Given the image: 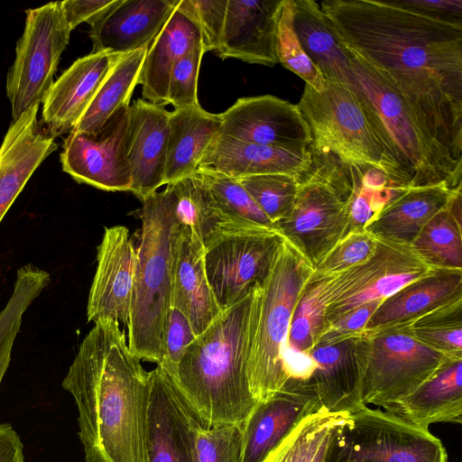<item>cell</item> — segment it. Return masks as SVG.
I'll return each instance as SVG.
<instances>
[{"label": "cell", "mask_w": 462, "mask_h": 462, "mask_svg": "<svg viewBox=\"0 0 462 462\" xmlns=\"http://www.w3.org/2000/svg\"><path fill=\"white\" fill-rule=\"evenodd\" d=\"M319 4L341 43L383 75L436 143L462 162V23L396 0Z\"/></svg>", "instance_id": "1"}, {"label": "cell", "mask_w": 462, "mask_h": 462, "mask_svg": "<svg viewBox=\"0 0 462 462\" xmlns=\"http://www.w3.org/2000/svg\"><path fill=\"white\" fill-rule=\"evenodd\" d=\"M61 385L78 409L86 462H148L149 372L117 321L95 322Z\"/></svg>", "instance_id": "2"}, {"label": "cell", "mask_w": 462, "mask_h": 462, "mask_svg": "<svg viewBox=\"0 0 462 462\" xmlns=\"http://www.w3.org/2000/svg\"><path fill=\"white\" fill-rule=\"evenodd\" d=\"M253 291L221 311L177 366L175 379L208 427L243 426L257 403L246 373Z\"/></svg>", "instance_id": "3"}, {"label": "cell", "mask_w": 462, "mask_h": 462, "mask_svg": "<svg viewBox=\"0 0 462 462\" xmlns=\"http://www.w3.org/2000/svg\"><path fill=\"white\" fill-rule=\"evenodd\" d=\"M312 271L307 258L282 236L267 275L254 288L246 373L256 402L290 381L284 361L290 325Z\"/></svg>", "instance_id": "4"}, {"label": "cell", "mask_w": 462, "mask_h": 462, "mask_svg": "<svg viewBox=\"0 0 462 462\" xmlns=\"http://www.w3.org/2000/svg\"><path fill=\"white\" fill-rule=\"evenodd\" d=\"M349 52L355 76L353 88L410 187L442 182L452 189L461 187L462 163L436 143L410 105L383 75L361 57L351 51Z\"/></svg>", "instance_id": "5"}, {"label": "cell", "mask_w": 462, "mask_h": 462, "mask_svg": "<svg viewBox=\"0 0 462 462\" xmlns=\"http://www.w3.org/2000/svg\"><path fill=\"white\" fill-rule=\"evenodd\" d=\"M141 201L142 229L127 344L140 360L159 364L164 322L171 308V237L175 219L164 189Z\"/></svg>", "instance_id": "6"}, {"label": "cell", "mask_w": 462, "mask_h": 462, "mask_svg": "<svg viewBox=\"0 0 462 462\" xmlns=\"http://www.w3.org/2000/svg\"><path fill=\"white\" fill-rule=\"evenodd\" d=\"M297 105L311 133L312 154L330 155L343 165L378 168L397 185L410 188L354 88L326 81L318 92L305 85Z\"/></svg>", "instance_id": "7"}, {"label": "cell", "mask_w": 462, "mask_h": 462, "mask_svg": "<svg viewBox=\"0 0 462 462\" xmlns=\"http://www.w3.org/2000/svg\"><path fill=\"white\" fill-rule=\"evenodd\" d=\"M377 240L375 253L366 262L304 286L300 301L322 331L355 308L383 300L436 271L411 245Z\"/></svg>", "instance_id": "8"}, {"label": "cell", "mask_w": 462, "mask_h": 462, "mask_svg": "<svg viewBox=\"0 0 462 462\" xmlns=\"http://www.w3.org/2000/svg\"><path fill=\"white\" fill-rule=\"evenodd\" d=\"M351 189L346 165L330 155L312 154L310 168L300 179L292 210L276 227L313 267L346 235Z\"/></svg>", "instance_id": "9"}, {"label": "cell", "mask_w": 462, "mask_h": 462, "mask_svg": "<svg viewBox=\"0 0 462 462\" xmlns=\"http://www.w3.org/2000/svg\"><path fill=\"white\" fill-rule=\"evenodd\" d=\"M365 405L385 407L413 393L450 358L420 343L408 326L354 337Z\"/></svg>", "instance_id": "10"}, {"label": "cell", "mask_w": 462, "mask_h": 462, "mask_svg": "<svg viewBox=\"0 0 462 462\" xmlns=\"http://www.w3.org/2000/svg\"><path fill=\"white\" fill-rule=\"evenodd\" d=\"M327 462H448V454L429 429L362 405L339 429Z\"/></svg>", "instance_id": "11"}, {"label": "cell", "mask_w": 462, "mask_h": 462, "mask_svg": "<svg viewBox=\"0 0 462 462\" xmlns=\"http://www.w3.org/2000/svg\"><path fill=\"white\" fill-rule=\"evenodd\" d=\"M70 33L60 2L25 11L23 32L16 42L14 60L6 75L12 121L42 103L54 82Z\"/></svg>", "instance_id": "12"}, {"label": "cell", "mask_w": 462, "mask_h": 462, "mask_svg": "<svg viewBox=\"0 0 462 462\" xmlns=\"http://www.w3.org/2000/svg\"><path fill=\"white\" fill-rule=\"evenodd\" d=\"M282 236L275 229H235L204 244L208 281L221 311L262 283Z\"/></svg>", "instance_id": "13"}, {"label": "cell", "mask_w": 462, "mask_h": 462, "mask_svg": "<svg viewBox=\"0 0 462 462\" xmlns=\"http://www.w3.org/2000/svg\"><path fill=\"white\" fill-rule=\"evenodd\" d=\"M129 106H121L97 133L71 131L60 152L62 171L78 183L106 191H130Z\"/></svg>", "instance_id": "14"}, {"label": "cell", "mask_w": 462, "mask_h": 462, "mask_svg": "<svg viewBox=\"0 0 462 462\" xmlns=\"http://www.w3.org/2000/svg\"><path fill=\"white\" fill-rule=\"evenodd\" d=\"M148 462H196L199 430L207 426L175 377L162 365L149 372Z\"/></svg>", "instance_id": "15"}, {"label": "cell", "mask_w": 462, "mask_h": 462, "mask_svg": "<svg viewBox=\"0 0 462 462\" xmlns=\"http://www.w3.org/2000/svg\"><path fill=\"white\" fill-rule=\"evenodd\" d=\"M219 134L282 148H309L310 127L297 104L272 95L238 98L219 114Z\"/></svg>", "instance_id": "16"}, {"label": "cell", "mask_w": 462, "mask_h": 462, "mask_svg": "<svg viewBox=\"0 0 462 462\" xmlns=\"http://www.w3.org/2000/svg\"><path fill=\"white\" fill-rule=\"evenodd\" d=\"M97 266L87 305L88 321L128 324L133 300L136 249L124 226L105 228L97 246Z\"/></svg>", "instance_id": "17"}, {"label": "cell", "mask_w": 462, "mask_h": 462, "mask_svg": "<svg viewBox=\"0 0 462 462\" xmlns=\"http://www.w3.org/2000/svg\"><path fill=\"white\" fill-rule=\"evenodd\" d=\"M320 404L310 381H289L257 402L243 425L241 462H263L292 429Z\"/></svg>", "instance_id": "18"}, {"label": "cell", "mask_w": 462, "mask_h": 462, "mask_svg": "<svg viewBox=\"0 0 462 462\" xmlns=\"http://www.w3.org/2000/svg\"><path fill=\"white\" fill-rule=\"evenodd\" d=\"M171 254V307L187 317L199 336L221 313L207 277L204 244L192 229L175 223Z\"/></svg>", "instance_id": "19"}, {"label": "cell", "mask_w": 462, "mask_h": 462, "mask_svg": "<svg viewBox=\"0 0 462 462\" xmlns=\"http://www.w3.org/2000/svg\"><path fill=\"white\" fill-rule=\"evenodd\" d=\"M178 0H119L88 32L91 52L118 57L149 48Z\"/></svg>", "instance_id": "20"}, {"label": "cell", "mask_w": 462, "mask_h": 462, "mask_svg": "<svg viewBox=\"0 0 462 462\" xmlns=\"http://www.w3.org/2000/svg\"><path fill=\"white\" fill-rule=\"evenodd\" d=\"M170 111L136 99L129 106L127 158L131 188L140 200L163 185Z\"/></svg>", "instance_id": "21"}, {"label": "cell", "mask_w": 462, "mask_h": 462, "mask_svg": "<svg viewBox=\"0 0 462 462\" xmlns=\"http://www.w3.org/2000/svg\"><path fill=\"white\" fill-rule=\"evenodd\" d=\"M282 1L228 0L217 56L267 67L278 64L276 26Z\"/></svg>", "instance_id": "22"}, {"label": "cell", "mask_w": 462, "mask_h": 462, "mask_svg": "<svg viewBox=\"0 0 462 462\" xmlns=\"http://www.w3.org/2000/svg\"><path fill=\"white\" fill-rule=\"evenodd\" d=\"M114 56L90 52L56 79L42 101L41 125L53 138L70 133L106 78Z\"/></svg>", "instance_id": "23"}, {"label": "cell", "mask_w": 462, "mask_h": 462, "mask_svg": "<svg viewBox=\"0 0 462 462\" xmlns=\"http://www.w3.org/2000/svg\"><path fill=\"white\" fill-rule=\"evenodd\" d=\"M39 106L12 121L0 145V222L33 172L57 149L55 138L38 120Z\"/></svg>", "instance_id": "24"}, {"label": "cell", "mask_w": 462, "mask_h": 462, "mask_svg": "<svg viewBox=\"0 0 462 462\" xmlns=\"http://www.w3.org/2000/svg\"><path fill=\"white\" fill-rule=\"evenodd\" d=\"M312 153L309 148H282L245 143L218 134L208 148L199 166L239 179L263 174L301 177L309 171Z\"/></svg>", "instance_id": "25"}, {"label": "cell", "mask_w": 462, "mask_h": 462, "mask_svg": "<svg viewBox=\"0 0 462 462\" xmlns=\"http://www.w3.org/2000/svg\"><path fill=\"white\" fill-rule=\"evenodd\" d=\"M462 299V270L436 269L387 297L362 333L409 326L426 314ZM361 333V334H362Z\"/></svg>", "instance_id": "26"}, {"label": "cell", "mask_w": 462, "mask_h": 462, "mask_svg": "<svg viewBox=\"0 0 462 462\" xmlns=\"http://www.w3.org/2000/svg\"><path fill=\"white\" fill-rule=\"evenodd\" d=\"M423 429L436 422H462V357L450 358L406 397L383 407Z\"/></svg>", "instance_id": "27"}, {"label": "cell", "mask_w": 462, "mask_h": 462, "mask_svg": "<svg viewBox=\"0 0 462 462\" xmlns=\"http://www.w3.org/2000/svg\"><path fill=\"white\" fill-rule=\"evenodd\" d=\"M199 44L201 35L199 28L176 5L147 50L138 80L142 86L143 99L154 105L167 106L169 80L174 65Z\"/></svg>", "instance_id": "28"}, {"label": "cell", "mask_w": 462, "mask_h": 462, "mask_svg": "<svg viewBox=\"0 0 462 462\" xmlns=\"http://www.w3.org/2000/svg\"><path fill=\"white\" fill-rule=\"evenodd\" d=\"M309 355L315 364L310 381L322 409L351 412L365 405L354 337L337 344L316 346Z\"/></svg>", "instance_id": "29"}, {"label": "cell", "mask_w": 462, "mask_h": 462, "mask_svg": "<svg viewBox=\"0 0 462 462\" xmlns=\"http://www.w3.org/2000/svg\"><path fill=\"white\" fill-rule=\"evenodd\" d=\"M459 190L462 186L452 189L445 182L407 188L365 226V230L377 238L411 245L426 224Z\"/></svg>", "instance_id": "30"}, {"label": "cell", "mask_w": 462, "mask_h": 462, "mask_svg": "<svg viewBox=\"0 0 462 462\" xmlns=\"http://www.w3.org/2000/svg\"><path fill=\"white\" fill-rule=\"evenodd\" d=\"M220 128L219 114L201 106L170 111L163 185L195 174Z\"/></svg>", "instance_id": "31"}, {"label": "cell", "mask_w": 462, "mask_h": 462, "mask_svg": "<svg viewBox=\"0 0 462 462\" xmlns=\"http://www.w3.org/2000/svg\"><path fill=\"white\" fill-rule=\"evenodd\" d=\"M293 25L304 52L324 79L353 88L351 54L329 26L319 2L293 0Z\"/></svg>", "instance_id": "32"}, {"label": "cell", "mask_w": 462, "mask_h": 462, "mask_svg": "<svg viewBox=\"0 0 462 462\" xmlns=\"http://www.w3.org/2000/svg\"><path fill=\"white\" fill-rule=\"evenodd\" d=\"M147 50L143 48L113 58L106 78L72 131L97 133L121 106L130 103Z\"/></svg>", "instance_id": "33"}, {"label": "cell", "mask_w": 462, "mask_h": 462, "mask_svg": "<svg viewBox=\"0 0 462 462\" xmlns=\"http://www.w3.org/2000/svg\"><path fill=\"white\" fill-rule=\"evenodd\" d=\"M350 412L320 408L303 418L263 462H327L330 447Z\"/></svg>", "instance_id": "34"}, {"label": "cell", "mask_w": 462, "mask_h": 462, "mask_svg": "<svg viewBox=\"0 0 462 462\" xmlns=\"http://www.w3.org/2000/svg\"><path fill=\"white\" fill-rule=\"evenodd\" d=\"M175 223L192 229L206 244L223 231L235 230L217 208L211 194L197 172L166 185Z\"/></svg>", "instance_id": "35"}, {"label": "cell", "mask_w": 462, "mask_h": 462, "mask_svg": "<svg viewBox=\"0 0 462 462\" xmlns=\"http://www.w3.org/2000/svg\"><path fill=\"white\" fill-rule=\"evenodd\" d=\"M196 172L208 187L217 208L230 226L236 229L277 230L237 179L209 168L199 167Z\"/></svg>", "instance_id": "36"}, {"label": "cell", "mask_w": 462, "mask_h": 462, "mask_svg": "<svg viewBox=\"0 0 462 462\" xmlns=\"http://www.w3.org/2000/svg\"><path fill=\"white\" fill-rule=\"evenodd\" d=\"M50 282V273L32 264H25L17 271L12 294L0 311V385L11 361L23 316Z\"/></svg>", "instance_id": "37"}, {"label": "cell", "mask_w": 462, "mask_h": 462, "mask_svg": "<svg viewBox=\"0 0 462 462\" xmlns=\"http://www.w3.org/2000/svg\"><path fill=\"white\" fill-rule=\"evenodd\" d=\"M449 202L426 224L411 246L432 268L462 270L461 219L453 214Z\"/></svg>", "instance_id": "38"}, {"label": "cell", "mask_w": 462, "mask_h": 462, "mask_svg": "<svg viewBox=\"0 0 462 462\" xmlns=\"http://www.w3.org/2000/svg\"><path fill=\"white\" fill-rule=\"evenodd\" d=\"M408 328L429 348L449 357H462V299L426 314Z\"/></svg>", "instance_id": "39"}, {"label": "cell", "mask_w": 462, "mask_h": 462, "mask_svg": "<svg viewBox=\"0 0 462 462\" xmlns=\"http://www.w3.org/2000/svg\"><path fill=\"white\" fill-rule=\"evenodd\" d=\"M300 179V177L297 175L278 173L248 176L237 180L276 226L292 210Z\"/></svg>", "instance_id": "40"}, {"label": "cell", "mask_w": 462, "mask_h": 462, "mask_svg": "<svg viewBox=\"0 0 462 462\" xmlns=\"http://www.w3.org/2000/svg\"><path fill=\"white\" fill-rule=\"evenodd\" d=\"M276 54L279 63L318 92L323 91V76L304 52L293 25V0H282L276 26Z\"/></svg>", "instance_id": "41"}, {"label": "cell", "mask_w": 462, "mask_h": 462, "mask_svg": "<svg viewBox=\"0 0 462 462\" xmlns=\"http://www.w3.org/2000/svg\"><path fill=\"white\" fill-rule=\"evenodd\" d=\"M377 241V238L365 229L348 233L313 267L306 284L366 262L375 253Z\"/></svg>", "instance_id": "42"}, {"label": "cell", "mask_w": 462, "mask_h": 462, "mask_svg": "<svg viewBox=\"0 0 462 462\" xmlns=\"http://www.w3.org/2000/svg\"><path fill=\"white\" fill-rule=\"evenodd\" d=\"M243 426L203 427L197 437L196 462H241Z\"/></svg>", "instance_id": "43"}, {"label": "cell", "mask_w": 462, "mask_h": 462, "mask_svg": "<svg viewBox=\"0 0 462 462\" xmlns=\"http://www.w3.org/2000/svg\"><path fill=\"white\" fill-rule=\"evenodd\" d=\"M228 0H179L181 9L197 25L204 52L219 49L225 28Z\"/></svg>", "instance_id": "44"}, {"label": "cell", "mask_w": 462, "mask_h": 462, "mask_svg": "<svg viewBox=\"0 0 462 462\" xmlns=\"http://www.w3.org/2000/svg\"><path fill=\"white\" fill-rule=\"evenodd\" d=\"M199 44L183 55L174 65L168 86V105L174 109L200 106L198 98V80L202 57Z\"/></svg>", "instance_id": "45"}, {"label": "cell", "mask_w": 462, "mask_h": 462, "mask_svg": "<svg viewBox=\"0 0 462 462\" xmlns=\"http://www.w3.org/2000/svg\"><path fill=\"white\" fill-rule=\"evenodd\" d=\"M196 337L187 317L178 309L171 307L164 322L161 360L157 365L174 376L184 353Z\"/></svg>", "instance_id": "46"}, {"label": "cell", "mask_w": 462, "mask_h": 462, "mask_svg": "<svg viewBox=\"0 0 462 462\" xmlns=\"http://www.w3.org/2000/svg\"><path fill=\"white\" fill-rule=\"evenodd\" d=\"M382 302L383 300H372L347 312L322 331L315 346L337 344L359 336Z\"/></svg>", "instance_id": "47"}, {"label": "cell", "mask_w": 462, "mask_h": 462, "mask_svg": "<svg viewBox=\"0 0 462 462\" xmlns=\"http://www.w3.org/2000/svg\"><path fill=\"white\" fill-rule=\"evenodd\" d=\"M119 0L60 1L65 20L71 32L80 23L90 26L97 23Z\"/></svg>", "instance_id": "48"}, {"label": "cell", "mask_w": 462, "mask_h": 462, "mask_svg": "<svg viewBox=\"0 0 462 462\" xmlns=\"http://www.w3.org/2000/svg\"><path fill=\"white\" fill-rule=\"evenodd\" d=\"M400 5L428 16L462 23V0H396Z\"/></svg>", "instance_id": "49"}, {"label": "cell", "mask_w": 462, "mask_h": 462, "mask_svg": "<svg viewBox=\"0 0 462 462\" xmlns=\"http://www.w3.org/2000/svg\"><path fill=\"white\" fill-rule=\"evenodd\" d=\"M0 462H24L23 443L10 424H0Z\"/></svg>", "instance_id": "50"}]
</instances>
